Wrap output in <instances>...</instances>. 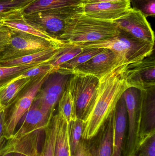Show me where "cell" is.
Wrapping results in <instances>:
<instances>
[{"mask_svg":"<svg viewBox=\"0 0 155 156\" xmlns=\"http://www.w3.org/2000/svg\"><path fill=\"white\" fill-rule=\"evenodd\" d=\"M119 68L99 80L96 100L84 121L82 138L86 141L97 135L125 91L129 88L121 78Z\"/></svg>","mask_w":155,"mask_h":156,"instance_id":"obj_1","label":"cell"},{"mask_svg":"<svg viewBox=\"0 0 155 156\" xmlns=\"http://www.w3.org/2000/svg\"><path fill=\"white\" fill-rule=\"evenodd\" d=\"M121 32L113 21L99 20L76 12L66 19L59 40L68 44L91 43L112 38Z\"/></svg>","mask_w":155,"mask_h":156,"instance_id":"obj_2","label":"cell"},{"mask_svg":"<svg viewBox=\"0 0 155 156\" xmlns=\"http://www.w3.org/2000/svg\"><path fill=\"white\" fill-rule=\"evenodd\" d=\"M42 37L9 28L0 27V61L14 59L53 48L65 47Z\"/></svg>","mask_w":155,"mask_h":156,"instance_id":"obj_3","label":"cell"},{"mask_svg":"<svg viewBox=\"0 0 155 156\" xmlns=\"http://www.w3.org/2000/svg\"><path fill=\"white\" fill-rule=\"evenodd\" d=\"M75 44L83 48L110 49L120 56L124 66L138 62L152 55L154 46L140 41L122 31L118 35L109 39Z\"/></svg>","mask_w":155,"mask_h":156,"instance_id":"obj_4","label":"cell"},{"mask_svg":"<svg viewBox=\"0 0 155 156\" xmlns=\"http://www.w3.org/2000/svg\"><path fill=\"white\" fill-rule=\"evenodd\" d=\"M51 74L47 72L33 78L14 102L5 110L4 137L7 141L12 137L18 124L32 105L36 94Z\"/></svg>","mask_w":155,"mask_h":156,"instance_id":"obj_5","label":"cell"},{"mask_svg":"<svg viewBox=\"0 0 155 156\" xmlns=\"http://www.w3.org/2000/svg\"><path fill=\"white\" fill-rule=\"evenodd\" d=\"M100 80L90 76L71 75L67 82L74 100L77 119L84 122L97 97Z\"/></svg>","mask_w":155,"mask_h":156,"instance_id":"obj_6","label":"cell"},{"mask_svg":"<svg viewBox=\"0 0 155 156\" xmlns=\"http://www.w3.org/2000/svg\"><path fill=\"white\" fill-rule=\"evenodd\" d=\"M76 12V5L23 14L25 21L34 27L59 40L67 18Z\"/></svg>","mask_w":155,"mask_h":156,"instance_id":"obj_7","label":"cell"},{"mask_svg":"<svg viewBox=\"0 0 155 156\" xmlns=\"http://www.w3.org/2000/svg\"><path fill=\"white\" fill-rule=\"evenodd\" d=\"M119 72L129 88L145 90L155 87V59L153 54L138 62L120 67Z\"/></svg>","mask_w":155,"mask_h":156,"instance_id":"obj_8","label":"cell"},{"mask_svg":"<svg viewBox=\"0 0 155 156\" xmlns=\"http://www.w3.org/2000/svg\"><path fill=\"white\" fill-rule=\"evenodd\" d=\"M123 66L124 65L120 56L110 49L103 48L99 54L74 69L71 75L93 76L100 80Z\"/></svg>","mask_w":155,"mask_h":156,"instance_id":"obj_9","label":"cell"},{"mask_svg":"<svg viewBox=\"0 0 155 156\" xmlns=\"http://www.w3.org/2000/svg\"><path fill=\"white\" fill-rule=\"evenodd\" d=\"M71 76L56 72L51 74L39 90L33 102L45 112L54 115L55 108Z\"/></svg>","mask_w":155,"mask_h":156,"instance_id":"obj_10","label":"cell"},{"mask_svg":"<svg viewBox=\"0 0 155 156\" xmlns=\"http://www.w3.org/2000/svg\"><path fill=\"white\" fill-rule=\"evenodd\" d=\"M113 22L121 31L140 41L154 45L153 31L146 17L139 11L131 8Z\"/></svg>","mask_w":155,"mask_h":156,"instance_id":"obj_11","label":"cell"},{"mask_svg":"<svg viewBox=\"0 0 155 156\" xmlns=\"http://www.w3.org/2000/svg\"><path fill=\"white\" fill-rule=\"evenodd\" d=\"M130 0H119L93 4H78L76 13L99 20L113 21L131 9Z\"/></svg>","mask_w":155,"mask_h":156,"instance_id":"obj_12","label":"cell"},{"mask_svg":"<svg viewBox=\"0 0 155 156\" xmlns=\"http://www.w3.org/2000/svg\"><path fill=\"white\" fill-rule=\"evenodd\" d=\"M140 94V90L130 87L126 89L122 95L125 101L129 122L126 149V156L135 155L138 146Z\"/></svg>","mask_w":155,"mask_h":156,"instance_id":"obj_13","label":"cell"},{"mask_svg":"<svg viewBox=\"0 0 155 156\" xmlns=\"http://www.w3.org/2000/svg\"><path fill=\"white\" fill-rule=\"evenodd\" d=\"M140 91L138 144L155 133V87Z\"/></svg>","mask_w":155,"mask_h":156,"instance_id":"obj_14","label":"cell"},{"mask_svg":"<svg viewBox=\"0 0 155 156\" xmlns=\"http://www.w3.org/2000/svg\"><path fill=\"white\" fill-rule=\"evenodd\" d=\"M44 136V130L35 131L20 139L7 140L1 149L12 152L13 156H40V145Z\"/></svg>","mask_w":155,"mask_h":156,"instance_id":"obj_15","label":"cell"},{"mask_svg":"<svg viewBox=\"0 0 155 156\" xmlns=\"http://www.w3.org/2000/svg\"><path fill=\"white\" fill-rule=\"evenodd\" d=\"M53 115L44 112L37 105L33 103L30 109L22 117L23 121L20 122V126L16 128L11 139H20L35 131L44 130Z\"/></svg>","mask_w":155,"mask_h":156,"instance_id":"obj_16","label":"cell"},{"mask_svg":"<svg viewBox=\"0 0 155 156\" xmlns=\"http://www.w3.org/2000/svg\"><path fill=\"white\" fill-rule=\"evenodd\" d=\"M127 119L125 101L122 96L114 110L112 156H122L126 133Z\"/></svg>","mask_w":155,"mask_h":156,"instance_id":"obj_17","label":"cell"},{"mask_svg":"<svg viewBox=\"0 0 155 156\" xmlns=\"http://www.w3.org/2000/svg\"><path fill=\"white\" fill-rule=\"evenodd\" d=\"M1 22L3 26L36 36L54 43L58 44L65 43L61 40L53 38L27 23L24 18L23 14L20 10L4 14L1 15Z\"/></svg>","mask_w":155,"mask_h":156,"instance_id":"obj_18","label":"cell"},{"mask_svg":"<svg viewBox=\"0 0 155 156\" xmlns=\"http://www.w3.org/2000/svg\"><path fill=\"white\" fill-rule=\"evenodd\" d=\"M114 110L101 127L94 144L89 146L92 156H112Z\"/></svg>","mask_w":155,"mask_h":156,"instance_id":"obj_19","label":"cell"},{"mask_svg":"<svg viewBox=\"0 0 155 156\" xmlns=\"http://www.w3.org/2000/svg\"><path fill=\"white\" fill-rule=\"evenodd\" d=\"M64 48H53L42 50L21 57L0 61V67L20 66L47 63L54 58Z\"/></svg>","mask_w":155,"mask_h":156,"instance_id":"obj_20","label":"cell"},{"mask_svg":"<svg viewBox=\"0 0 155 156\" xmlns=\"http://www.w3.org/2000/svg\"><path fill=\"white\" fill-rule=\"evenodd\" d=\"M33 78H23L9 82L0 87V106L6 110L16 100Z\"/></svg>","mask_w":155,"mask_h":156,"instance_id":"obj_21","label":"cell"},{"mask_svg":"<svg viewBox=\"0 0 155 156\" xmlns=\"http://www.w3.org/2000/svg\"><path fill=\"white\" fill-rule=\"evenodd\" d=\"M81 0H34L20 10L22 14L77 5Z\"/></svg>","mask_w":155,"mask_h":156,"instance_id":"obj_22","label":"cell"},{"mask_svg":"<svg viewBox=\"0 0 155 156\" xmlns=\"http://www.w3.org/2000/svg\"><path fill=\"white\" fill-rule=\"evenodd\" d=\"M60 120L58 112L53 115L49 124L44 130V136L40 156H54L56 133Z\"/></svg>","mask_w":155,"mask_h":156,"instance_id":"obj_23","label":"cell"},{"mask_svg":"<svg viewBox=\"0 0 155 156\" xmlns=\"http://www.w3.org/2000/svg\"><path fill=\"white\" fill-rule=\"evenodd\" d=\"M54 156H71L69 144V123L61 115L56 133Z\"/></svg>","mask_w":155,"mask_h":156,"instance_id":"obj_24","label":"cell"},{"mask_svg":"<svg viewBox=\"0 0 155 156\" xmlns=\"http://www.w3.org/2000/svg\"><path fill=\"white\" fill-rule=\"evenodd\" d=\"M82 53L75 57L68 62L59 67L56 73L65 75H71V72L77 67L83 65L86 61L103 51V48H84Z\"/></svg>","mask_w":155,"mask_h":156,"instance_id":"obj_25","label":"cell"},{"mask_svg":"<svg viewBox=\"0 0 155 156\" xmlns=\"http://www.w3.org/2000/svg\"><path fill=\"white\" fill-rule=\"evenodd\" d=\"M58 104L57 112L68 123L77 119L74 100L67 83Z\"/></svg>","mask_w":155,"mask_h":156,"instance_id":"obj_26","label":"cell"},{"mask_svg":"<svg viewBox=\"0 0 155 156\" xmlns=\"http://www.w3.org/2000/svg\"><path fill=\"white\" fill-rule=\"evenodd\" d=\"M84 48L78 45L68 44L62 49L61 52L51 61L48 62L52 73L56 72L58 68L61 65L68 62L82 53Z\"/></svg>","mask_w":155,"mask_h":156,"instance_id":"obj_27","label":"cell"},{"mask_svg":"<svg viewBox=\"0 0 155 156\" xmlns=\"http://www.w3.org/2000/svg\"><path fill=\"white\" fill-rule=\"evenodd\" d=\"M84 122L76 119L69 123V144L71 156H74L80 140L82 138Z\"/></svg>","mask_w":155,"mask_h":156,"instance_id":"obj_28","label":"cell"},{"mask_svg":"<svg viewBox=\"0 0 155 156\" xmlns=\"http://www.w3.org/2000/svg\"><path fill=\"white\" fill-rule=\"evenodd\" d=\"M43 64L44 63L20 66L0 67V87L27 70Z\"/></svg>","mask_w":155,"mask_h":156,"instance_id":"obj_29","label":"cell"},{"mask_svg":"<svg viewBox=\"0 0 155 156\" xmlns=\"http://www.w3.org/2000/svg\"><path fill=\"white\" fill-rule=\"evenodd\" d=\"M135 155L155 156V133L139 142Z\"/></svg>","mask_w":155,"mask_h":156,"instance_id":"obj_30","label":"cell"},{"mask_svg":"<svg viewBox=\"0 0 155 156\" xmlns=\"http://www.w3.org/2000/svg\"><path fill=\"white\" fill-rule=\"evenodd\" d=\"M131 8L141 12L146 17L155 15V0H130Z\"/></svg>","mask_w":155,"mask_h":156,"instance_id":"obj_31","label":"cell"},{"mask_svg":"<svg viewBox=\"0 0 155 156\" xmlns=\"http://www.w3.org/2000/svg\"><path fill=\"white\" fill-rule=\"evenodd\" d=\"M34 0H0V16L21 10Z\"/></svg>","mask_w":155,"mask_h":156,"instance_id":"obj_32","label":"cell"},{"mask_svg":"<svg viewBox=\"0 0 155 156\" xmlns=\"http://www.w3.org/2000/svg\"><path fill=\"white\" fill-rule=\"evenodd\" d=\"M49 72H51L52 74L51 67L48 64V62H47L27 70L20 76L14 78L10 82L14 81L18 79L23 78H34Z\"/></svg>","mask_w":155,"mask_h":156,"instance_id":"obj_33","label":"cell"},{"mask_svg":"<svg viewBox=\"0 0 155 156\" xmlns=\"http://www.w3.org/2000/svg\"><path fill=\"white\" fill-rule=\"evenodd\" d=\"M74 156H92L90 146L86 140L83 138L81 139Z\"/></svg>","mask_w":155,"mask_h":156,"instance_id":"obj_34","label":"cell"},{"mask_svg":"<svg viewBox=\"0 0 155 156\" xmlns=\"http://www.w3.org/2000/svg\"><path fill=\"white\" fill-rule=\"evenodd\" d=\"M5 122V110L2 108L0 110V150L6 144L7 140L4 137Z\"/></svg>","mask_w":155,"mask_h":156,"instance_id":"obj_35","label":"cell"},{"mask_svg":"<svg viewBox=\"0 0 155 156\" xmlns=\"http://www.w3.org/2000/svg\"><path fill=\"white\" fill-rule=\"evenodd\" d=\"M119 0H81L79 4H93L105 2H114Z\"/></svg>","mask_w":155,"mask_h":156,"instance_id":"obj_36","label":"cell"},{"mask_svg":"<svg viewBox=\"0 0 155 156\" xmlns=\"http://www.w3.org/2000/svg\"><path fill=\"white\" fill-rule=\"evenodd\" d=\"M2 26V22H1V16H0V27H1Z\"/></svg>","mask_w":155,"mask_h":156,"instance_id":"obj_37","label":"cell"},{"mask_svg":"<svg viewBox=\"0 0 155 156\" xmlns=\"http://www.w3.org/2000/svg\"><path fill=\"white\" fill-rule=\"evenodd\" d=\"M2 108H2V107H1V106H0V110H1V109H2Z\"/></svg>","mask_w":155,"mask_h":156,"instance_id":"obj_38","label":"cell"},{"mask_svg":"<svg viewBox=\"0 0 155 156\" xmlns=\"http://www.w3.org/2000/svg\"><path fill=\"white\" fill-rule=\"evenodd\" d=\"M135 156V155H133V156Z\"/></svg>","mask_w":155,"mask_h":156,"instance_id":"obj_39","label":"cell"}]
</instances>
